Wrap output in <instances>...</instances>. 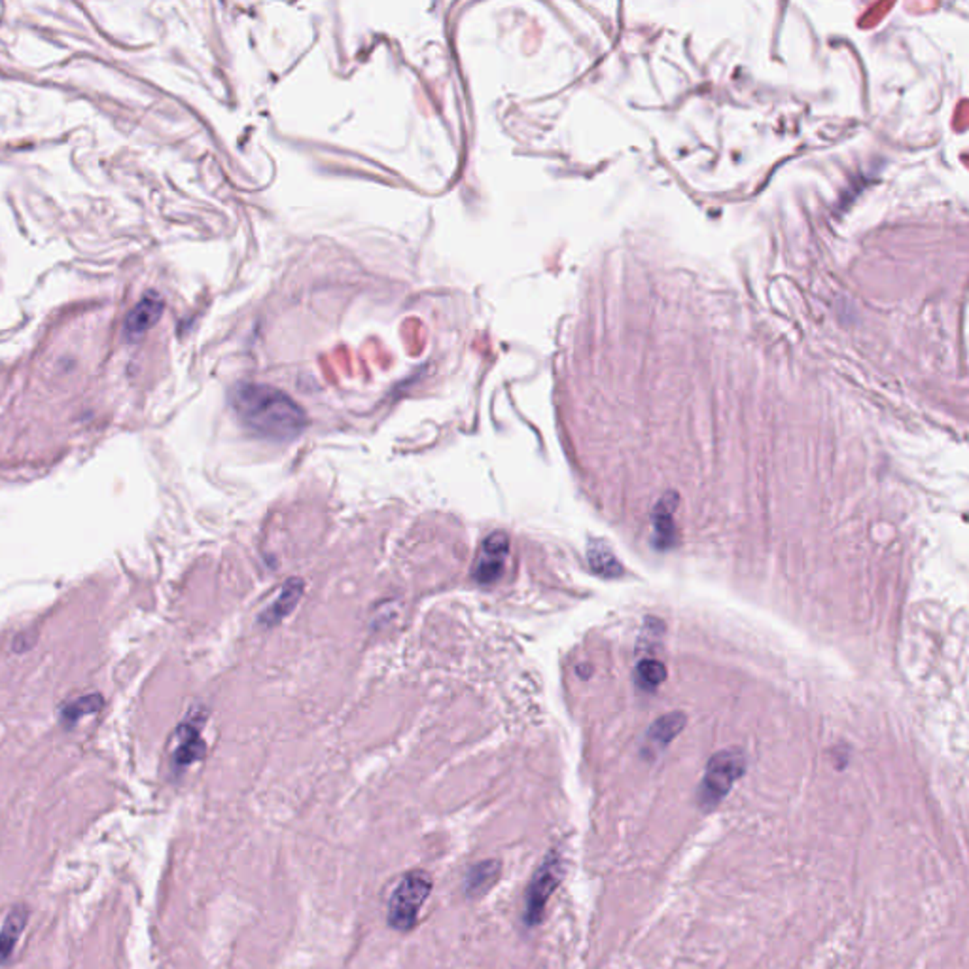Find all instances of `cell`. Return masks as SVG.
Listing matches in <instances>:
<instances>
[{
	"label": "cell",
	"mask_w": 969,
	"mask_h": 969,
	"mask_svg": "<svg viewBox=\"0 0 969 969\" xmlns=\"http://www.w3.org/2000/svg\"><path fill=\"white\" fill-rule=\"evenodd\" d=\"M232 406L246 428L270 440H294L309 423L299 404L270 385H237L232 392Z\"/></svg>",
	"instance_id": "1"
},
{
	"label": "cell",
	"mask_w": 969,
	"mask_h": 969,
	"mask_svg": "<svg viewBox=\"0 0 969 969\" xmlns=\"http://www.w3.org/2000/svg\"><path fill=\"white\" fill-rule=\"evenodd\" d=\"M432 891V877L426 871H409L398 882L389 903V924L398 932L415 928L419 910Z\"/></svg>",
	"instance_id": "2"
},
{
	"label": "cell",
	"mask_w": 969,
	"mask_h": 969,
	"mask_svg": "<svg viewBox=\"0 0 969 969\" xmlns=\"http://www.w3.org/2000/svg\"><path fill=\"white\" fill-rule=\"evenodd\" d=\"M745 769L746 757L736 748L721 750L712 755L699 788V805L705 810L716 809L731 791L733 784L745 774Z\"/></svg>",
	"instance_id": "3"
},
{
	"label": "cell",
	"mask_w": 969,
	"mask_h": 969,
	"mask_svg": "<svg viewBox=\"0 0 969 969\" xmlns=\"http://www.w3.org/2000/svg\"><path fill=\"white\" fill-rule=\"evenodd\" d=\"M564 875V864L557 852H549L545 860L536 869L535 877H532L526 898H525V922L526 926H538L544 919L545 905L551 898V894L557 890Z\"/></svg>",
	"instance_id": "4"
},
{
	"label": "cell",
	"mask_w": 969,
	"mask_h": 969,
	"mask_svg": "<svg viewBox=\"0 0 969 969\" xmlns=\"http://www.w3.org/2000/svg\"><path fill=\"white\" fill-rule=\"evenodd\" d=\"M509 555V540L504 532H492L483 544L480 545V551L476 555L471 566V576L480 585H490L497 583L506 568V561Z\"/></svg>",
	"instance_id": "5"
},
{
	"label": "cell",
	"mask_w": 969,
	"mask_h": 969,
	"mask_svg": "<svg viewBox=\"0 0 969 969\" xmlns=\"http://www.w3.org/2000/svg\"><path fill=\"white\" fill-rule=\"evenodd\" d=\"M163 309H165V303L158 294L154 292L146 294L137 303V307L133 309L125 318V325H123L125 337L129 341H137L139 337H142L161 318Z\"/></svg>",
	"instance_id": "6"
},
{
	"label": "cell",
	"mask_w": 969,
	"mask_h": 969,
	"mask_svg": "<svg viewBox=\"0 0 969 969\" xmlns=\"http://www.w3.org/2000/svg\"><path fill=\"white\" fill-rule=\"evenodd\" d=\"M27 920H29V909L25 905H17L8 913L3 924V929H0V962H5L12 956L14 948L27 926Z\"/></svg>",
	"instance_id": "7"
},
{
	"label": "cell",
	"mask_w": 969,
	"mask_h": 969,
	"mask_svg": "<svg viewBox=\"0 0 969 969\" xmlns=\"http://www.w3.org/2000/svg\"><path fill=\"white\" fill-rule=\"evenodd\" d=\"M205 754V743L199 735V729L194 724H184L178 729V746L175 750L173 762L178 769L192 765Z\"/></svg>",
	"instance_id": "8"
},
{
	"label": "cell",
	"mask_w": 969,
	"mask_h": 969,
	"mask_svg": "<svg viewBox=\"0 0 969 969\" xmlns=\"http://www.w3.org/2000/svg\"><path fill=\"white\" fill-rule=\"evenodd\" d=\"M502 865L498 860H485L473 865L466 877V894L470 898H478L487 894L500 877Z\"/></svg>",
	"instance_id": "9"
},
{
	"label": "cell",
	"mask_w": 969,
	"mask_h": 969,
	"mask_svg": "<svg viewBox=\"0 0 969 969\" xmlns=\"http://www.w3.org/2000/svg\"><path fill=\"white\" fill-rule=\"evenodd\" d=\"M301 593H303V581L301 580H290L287 585L282 587L279 599L268 608V610L263 612L261 619L268 625L279 623L280 619H284L294 610Z\"/></svg>",
	"instance_id": "10"
},
{
	"label": "cell",
	"mask_w": 969,
	"mask_h": 969,
	"mask_svg": "<svg viewBox=\"0 0 969 969\" xmlns=\"http://www.w3.org/2000/svg\"><path fill=\"white\" fill-rule=\"evenodd\" d=\"M683 724H686V718H683V714L680 712H672V714L659 718L648 735V743L652 750H661L667 746L671 740L681 731Z\"/></svg>",
	"instance_id": "11"
},
{
	"label": "cell",
	"mask_w": 969,
	"mask_h": 969,
	"mask_svg": "<svg viewBox=\"0 0 969 969\" xmlns=\"http://www.w3.org/2000/svg\"><path fill=\"white\" fill-rule=\"evenodd\" d=\"M103 708V697L99 693L86 695L72 700L61 712V721L67 727H72L86 714H95Z\"/></svg>",
	"instance_id": "12"
},
{
	"label": "cell",
	"mask_w": 969,
	"mask_h": 969,
	"mask_svg": "<svg viewBox=\"0 0 969 969\" xmlns=\"http://www.w3.org/2000/svg\"><path fill=\"white\" fill-rule=\"evenodd\" d=\"M667 680V669L664 664L654 659L642 661L636 669V681L642 690H655L661 683Z\"/></svg>",
	"instance_id": "13"
},
{
	"label": "cell",
	"mask_w": 969,
	"mask_h": 969,
	"mask_svg": "<svg viewBox=\"0 0 969 969\" xmlns=\"http://www.w3.org/2000/svg\"><path fill=\"white\" fill-rule=\"evenodd\" d=\"M589 561H591L595 572L602 574V576H617L621 566L617 564V561L614 559V555L608 551L604 545H595L589 549Z\"/></svg>",
	"instance_id": "14"
},
{
	"label": "cell",
	"mask_w": 969,
	"mask_h": 969,
	"mask_svg": "<svg viewBox=\"0 0 969 969\" xmlns=\"http://www.w3.org/2000/svg\"><path fill=\"white\" fill-rule=\"evenodd\" d=\"M34 638H36V633H34L32 636H31V631L22 633V635H19V636L14 640V645H12L14 652H27V650H31L32 645H34Z\"/></svg>",
	"instance_id": "15"
}]
</instances>
